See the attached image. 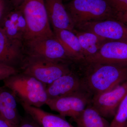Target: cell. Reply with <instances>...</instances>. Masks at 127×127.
I'll use <instances>...</instances> for the list:
<instances>
[{
  "instance_id": "obj_7",
  "label": "cell",
  "mask_w": 127,
  "mask_h": 127,
  "mask_svg": "<svg viewBox=\"0 0 127 127\" xmlns=\"http://www.w3.org/2000/svg\"><path fill=\"white\" fill-rule=\"evenodd\" d=\"M127 94V79L111 90L94 95L91 105L104 118L114 117Z\"/></svg>"
},
{
  "instance_id": "obj_20",
  "label": "cell",
  "mask_w": 127,
  "mask_h": 127,
  "mask_svg": "<svg viewBox=\"0 0 127 127\" xmlns=\"http://www.w3.org/2000/svg\"><path fill=\"white\" fill-rule=\"evenodd\" d=\"M116 16L127 12V0H108Z\"/></svg>"
},
{
  "instance_id": "obj_15",
  "label": "cell",
  "mask_w": 127,
  "mask_h": 127,
  "mask_svg": "<svg viewBox=\"0 0 127 127\" xmlns=\"http://www.w3.org/2000/svg\"><path fill=\"white\" fill-rule=\"evenodd\" d=\"M0 115L17 127L22 118L17 109L16 98L4 86H0Z\"/></svg>"
},
{
  "instance_id": "obj_28",
  "label": "cell",
  "mask_w": 127,
  "mask_h": 127,
  "mask_svg": "<svg viewBox=\"0 0 127 127\" xmlns=\"http://www.w3.org/2000/svg\"></svg>"
},
{
  "instance_id": "obj_24",
  "label": "cell",
  "mask_w": 127,
  "mask_h": 127,
  "mask_svg": "<svg viewBox=\"0 0 127 127\" xmlns=\"http://www.w3.org/2000/svg\"><path fill=\"white\" fill-rule=\"evenodd\" d=\"M0 127H18L6 120L0 115Z\"/></svg>"
},
{
  "instance_id": "obj_12",
  "label": "cell",
  "mask_w": 127,
  "mask_h": 127,
  "mask_svg": "<svg viewBox=\"0 0 127 127\" xmlns=\"http://www.w3.org/2000/svg\"><path fill=\"white\" fill-rule=\"evenodd\" d=\"M48 16L53 28L73 31V24L62 0H45Z\"/></svg>"
},
{
  "instance_id": "obj_10",
  "label": "cell",
  "mask_w": 127,
  "mask_h": 127,
  "mask_svg": "<svg viewBox=\"0 0 127 127\" xmlns=\"http://www.w3.org/2000/svg\"><path fill=\"white\" fill-rule=\"evenodd\" d=\"M83 61L89 65L118 64L127 63V42H107L96 54L86 58Z\"/></svg>"
},
{
  "instance_id": "obj_6",
  "label": "cell",
  "mask_w": 127,
  "mask_h": 127,
  "mask_svg": "<svg viewBox=\"0 0 127 127\" xmlns=\"http://www.w3.org/2000/svg\"><path fill=\"white\" fill-rule=\"evenodd\" d=\"M90 94L84 90H80L61 97L48 99L46 104L62 117H70L74 120L81 116L91 103Z\"/></svg>"
},
{
  "instance_id": "obj_27",
  "label": "cell",
  "mask_w": 127,
  "mask_h": 127,
  "mask_svg": "<svg viewBox=\"0 0 127 127\" xmlns=\"http://www.w3.org/2000/svg\"><path fill=\"white\" fill-rule=\"evenodd\" d=\"M124 127H127V123L126 124H125V126H124Z\"/></svg>"
},
{
  "instance_id": "obj_21",
  "label": "cell",
  "mask_w": 127,
  "mask_h": 127,
  "mask_svg": "<svg viewBox=\"0 0 127 127\" xmlns=\"http://www.w3.org/2000/svg\"><path fill=\"white\" fill-rule=\"evenodd\" d=\"M18 72V71L14 67L0 63V81H3Z\"/></svg>"
},
{
  "instance_id": "obj_3",
  "label": "cell",
  "mask_w": 127,
  "mask_h": 127,
  "mask_svg": "<svg viewBox=\"0 0 127 127\" xmlns=\"http://www.w3.org/2000/svg\"><path fill=\"white\" fill-rule=\"evenodd\" d=\"M65 7L75 28L87 22L116 19L108 0H71Z\"/></svg>"
},
{
  "instance_id": "obj_5",
  "label": "cell",
  "mask_w": 127,
  "mask_h": 127,
  "mask_svg": "<svg viewBox=\"0 0 127 127\" xmlns=\"http://www.w3.org/2000/svg\"><path fill=\"white\" fill-rule=\"evenodd\" d=\"M23 73L33 77L44 84H49L71 71L64 62L30 56L23 67Z\"/></svg>"
},
{
  "instance_id": "obj_23",
  "label": "cell",
  "mask_w": 127,
  "mask_h": 127,
  "mask_svg": "<svg viewBox=\"0 0 127 127\" xmlns=\"http://www.w3.org/2000/svg\"><path fill=\"white\" fill-rule=\"evenodd\" d=\"M28 116V118H22L18 127H42L31 116Z\"/></svg>"
},
{
  "instance_id": "obj_22",
  "label": "cell",
  "mask_w": 127,
  "mask_h": 127,
  "mask_svg": "<svg viewBox=\"0 0 127 127\" xmlns=\"http://www.w3.org/2000/svg\"><path fill=\"white\" fill-rule=\"evenodd\" d=\"M11 6L10 1L8 0H0V28L5 17L12 10Z\"/></svg>"
},
{
  "instance_id": "obj_16",
  "label": "cell",
  "mask_w": 127,
  "mask_h": 127,
  "mask_svg": "<svg viewBox=\"0 0 127 127\" xmlns=\"http://www.w3.org/2000/svg\"><path fill=\"white\" fill-rule=\"evenodd\" d=\"M53 33L72 60L84 61L85 57L77 36L73 31L53 28Z\"/></svg>"
},
{
  "instance_id": "obj_13",
  "label": "cell",
  "mask_w": 127,
  "mask_h": 127,
  "mask_svg": "<svg viewBox=\"0 0 127 127\" xmlns=\"http://www.w3.org/2000/svg\"><path fill=\"white\" fill-rule=\"evenodd\" d=\"M22 42L9 39L0 28V63L15 67L21 57Z\"/></svg>"
},
{
  "instance_id": "obj_1",
  "label": "cell",
  "mask_w": 127,
  "mask_h": 127,
  "mask_svg": "<svg viewBox=\"0 0 127 127\" xmlns=\"http://www.w3.org/2000/svg\"><path fill=\"white\" fill-rule=\"evenodd\" d=\"M82 79L83 87L95 95L111 90L127 79V67L117 64H97Z\"/></svg>"
},
{
  "instance_id": "obj_2",
  "label": "cell",
  "mask_w": 127,
  "mask_h": 127,
  "mask_svg": "<svg viewBox=\"0 0 127 127\" xmlns=\"http://www.w3.org/2000/svg\"><path fill=\"white\" fill-rule=\"evenodd\" d=\"M4 86L23 102L40 108L48 100L45 84L33 77L17 73L3 80Z\"/></svg>"
},
{
  "instance_id": "obj_19",
  "label": "cell",
  "mask_w": 127,
  "mask_h": 127,
  "mask_svg": "<svg viewBox=\"0 0 127 127\" xmlns=\"http://www.w3.org/2000/svg\"><path fill=\"white\" fill-rule=\"evenodd\" d=\"M127 122V94L119 106L109 127H124Z\"/></svg>"
},
{
  "instance_id": "obj_26",
  "label": "cell",
  "mask_w": 127,
  "mask_h": 127,
  "mask_svg": "<svg viewBox=\"0 0 127 127\" xmlns=\"http://www.w3.org/2000/svg\"><path fill=\"white\" fill-rule=\"evenodd\" d=\"M119 21L127 24V18H122L119 20Z\"/></svg>"
},
{
  "instance_id": "obj_18",
  "label": "cell",
  "mask_w": 127,
  "mask_h": 127,
  "mask_svg": "<svg viewBox=\"0 0 127 127\" xmlns=\"http://www.w3.org/2000/svg\"><path fill=\"white\" fill-rule=\"evenodd\" d=\"M78 127H109V123L91 105L74 120Z\"/></svg>"
},
{
  "instance_id": "obj_25",
  "label": "cell",
  "mask_w": 127,
  "mask_h": 127,
  "mask_svg": "<svg viewBox=\"0 0 127 127\" xmlns=\"http://www.w3.org/2000/svg\"><path fill=\"white\" fill-rule=\"evenodd\" d=\"M127 18V12L123 14L118 15L116 17V19H117L118 20L122 18Z\"/></svg>"
},
{
  "instance_id": "obj_8",
  "label": "cell",
  "mask_w": 127,
  "mask_h": 127,
  "mask_svg": "<svg viewBox=\"0 0 127 127\" xmlns=\"http://www.w3.org/2000/svg\"><path fill=\"white\" fill-rule=\"evenodd\" d=\"M90 32L109 41L127 42V24L114 19L91 22L75 28Z\"/></svg>"
},
{
  "instance_id": "obj_11",
  "label": "cell",
  "mask_w": 127,
  "mask_h": 127,
  "mask_svg": "<svg viewBox=\"0 0 127 127\" xmlns=\"http://www.w3.org/2000/svg\"><path fill=\"white\" fill-rule=\"evenodd\" d=\"M84 90L82 79L72 72L57 79L46 87L48 99H54Z\"/></svg>"
},
{
  "instance_id": "obj_17",
  "label": "cell",
  "mask_w": 127,
  "mask_h": 127,
  "mask_svg": "<svg viewBox=\"0 0 127 127\" xmlns=\"http://www.w3.org/2000/svg\"><path fill=\"white\" fill-rule=\"evenodd\" d=\"M73 32L78 38L85 58L95 55L104 43L111 41L90 32L76 29Z\"/></svg>"
},
{
  "instance_id": "obj_14",
  "label": "cell",
  "mask_w": 127,
  "mask_h": 127,
  "mask_svg": "<svg viewBox=\"0 0 127 127\" xmlns=\"http://www.w3.org/2000/svg\"><path fill=\"white\" fill-rule=\"evenodd\" d=\"M21 104L28 115L35 120L42 127H75L65 118L43 111L40 108L31 106L25 103Z\"/></svg>"
},
{
  "instance_id": "obj_4",
  "label": "cell",
  "mask_w": 127,
  "mask_h": 127,
  "mask_svg": "<svg viewBox=\"0 0 127 127\" xmlns=\"http://www.w3.org/2000/svg\"><path fill=\"white\" fill-rule=\"evenodd\" d=\"M17 9L22 12L26 21V40L55 36L51 29L45 0H26Z\"/></svg>"
},
{
  "instance_id": "obj_9",
  "label": "cell",
  "mask_w": 127,
  "mask_h": 127,
  "mask_svg": "<svg viewBox=\"0 0 127 127\" xmlns=\"http://www.w3.org/2000/svg\"><path fill=\"white\" fill-rule=\"evenodd\" d=\"M27 41L30 48V56L63 62L72 60L55 36L37 38Z\"/></svg>"
}]
</instances>
